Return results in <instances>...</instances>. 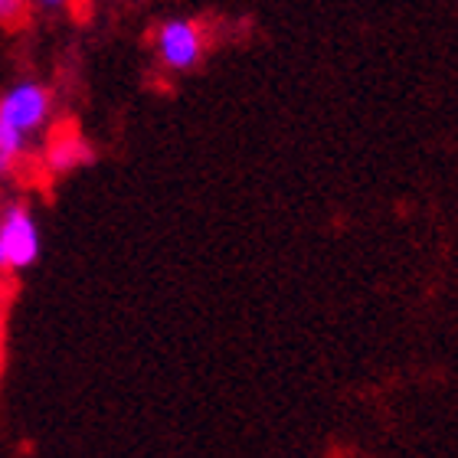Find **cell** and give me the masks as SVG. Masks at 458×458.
I'll list each match as a JSON object with an SVG mask.
<instances>
[{
    "label": "cell",
    "mask_w": 458,
    "mask_h": 458,
    "mask_svg": "<svg viewBox=\"0 0 458 458\" xmlns=\"http://www.w3.org/2000/svg\"><path fill=\"white\" fill-rule=\"evenodd\" d=\"M39 259V229L27 207H7L0 216V272H20Z\"/></svg>",
    "instance_id": "1"
},
{
    "label": "cell",
    "mask_w": 458,
    "mask_h": 458,
    "mask_svg": "<svg viewBox=\"0 0 458 458\" xmlns=\"http://www.w3.org/2000/svg\"><path fill=\"white\" fill-rule=\"evenodd\" d=\"M47 161L53 171H72V167H82L86 161H92V151H89V144L79 138V134H59L56 141L49 144V154Z\"/></svg>",
    "instance_id": "4"
},
{
    "label": "cell",
    "mask_w": 458,
    "mask_h": 458,
    "mask_svg": "<svg viewBox=\"0 0 458 458\" xmlns=\"http://www.w3.org/2000/svg\"><path fill=\"white\" fill-rule=\"evenodd\" d=\"M200 30L187 20H167L157 30V53L167 69H193L200 59Z\"/></svg>",
    "instance_id": "3"
},
{
    "label": "cell",
    "mask_w": 458,
    "mask_h": 458,
    "mask_svg": "<svg viewBox=\"0 0 458 458\" xmlns=\"http://www.w3.org/2000/svg\"><path fill=\"white\" fill-rule=\"evenodd\" d=\"M39 4H47V7H63L66 0H39Z\"/></svg>",
    "instance_id": "7"
},
{
    "label": "cell",
    "mask_w": 458,
    "mask_h": 458,
    "mask_svg": "<svg viewBox=\"0 0 458 458\" xmlns=\"http://www.w3.org/2000/svg\"><path fill=\"white\" fill-rule=\"evenodd\" d=\"M23 148H27V134L17 131L13 124H7L0 118V174L13 167V161L23 154Z\"/></svg>",
    "instance_id": "5"
},
{
    "label": "cell",
    "mask_w": 458,
    "mask_h": 458,
    "mask_svg": "<svg viewBox=\"0 0 458 458\" xmlns=\"http://www.w3.org/2000/svg\"><path fill=\"white\" fill-rule=\"evenodd\" d=\"M23 17V0H0V23H17Z\"/></svg>",
    "instance_id": "6"
},
{
    "label": "cell",
    "mask_w": 458,
    "mask_h": 458,
    "mask_svg": "<svg viewBox=\"0 0 458 458\" xmlns=\"http://www.w3.org/2000/svg\"><path fill=\"white\" fill-rule=\"evenodd\" d=\"M47 114L49 92L37 82H20V86L10 89L7 96H0V118L23 134L37 131L39 124L47 122Z\"/></svg>",
    "instance_id": "2"
}]
</instances>
